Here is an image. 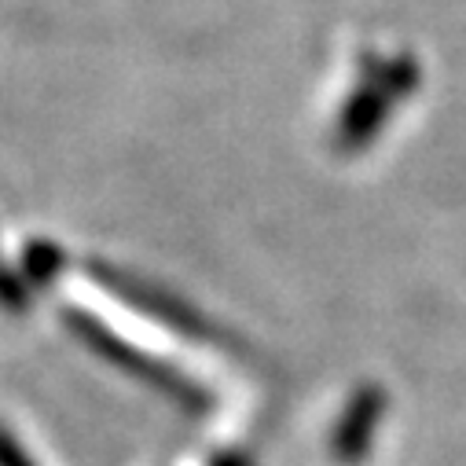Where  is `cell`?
Listing matches in <instances>:
<instances>
[{
	"mask_svg": "<svg viewBox=\"0 0 466 466\" xmlns=\"http://www.w3.org/2000/svg\"><path fill=\"white\" fill-rule=\"evenodd\" d=\"M419 88V63L411 56L397 59H368L360 85L353 88L334 118V151L357 155L368 144L379 140L386 122L393 118V110L400 99H408Z\"/></svg>",
	"mask_w": 466,
	"mask_h": 466,
	"instance_id": "obj_1",
	"label": "cell"
},
{
	"mask_svg": "<svg viewBox=\"0 0 466 466\" xmlns=\"http://www.w3.org/2000/svg\"><path fill=\"white\" fill-rule=\"evenodd\" d=\"M382 415H386V393L379 386H368L360 390L349 408L341 411V419L334 422V433H330V455L345 466H357L364 462V455L371 451L375 437H379V426H382Z\"/></svg>",
	"mask_w": 466,
	"mask_h": 466,
	"instance_id": "obj_2",
	"label": "cell"
},
{
	"mask_svg": "<svg viewBox=\"0 0 466 466\" xmlns=\"http://www.w3.org/2000/svg\"><path fill=\"white\" fill-rule=\"evenodd\" d=\"M213 466H254V462H250V455H247V451L228 448V451H220V455H217V462H213Z\"/></svg>",
	"mask_w": 466,
	"mask_h": 466,
	"instance_id": "obj_3",
	"label": "cell"
}]
</instances>
